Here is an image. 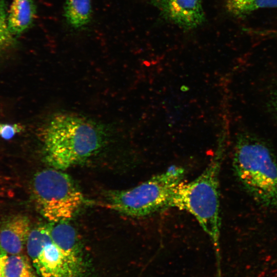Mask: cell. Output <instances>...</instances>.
Instances as JSON below:
<instances>
[{"label": "cell", "mask_w": 277, "mask_h": 277, "mask_svg": "<svg viewBox=\"0 0 277 277\" xmlns=\"http://www.w3.org/2000/svg\"><path fill=\"white\" fill-rule=\"evenodd\" d=\"M227 12L236 18H244L262 8H277V0H227Z\"/></svg>", "instance_id": "13"}, {"label": "cell", "mask_w": 277, "mask_h": 277, "mask_svg": "<svg viewBox=\"0 0 277 277\" xmlns=\"http://www.w3.org/2000/svg\"><path fill=\"white\" fill-rule=\"evenodd\" d=\"M15 44V36L8 27V10L5 0H0V57L10 51Z\"/></svg>", "instance_id": "14"}, {"label": "cell", "mask_w": 277, "mask_h": 277, "mask_svg": "<svg viewBox=\"0 0 277 277\" xmlns=\"http://www.w3.org/2000/svg\"><path fill=\"white\" fill-rule=\"evenodd\" d=\"M35 13L33 0H13L8 10V24L11 33L15 37L27 31L32 25Z\"/></svg>", "instance_id": "9"}, {"label": "cell", "mask_w": 277, "mask_h": 277, "mask_svg": "<svg viewBox=\"0 0 277 277\" xmlns=\"http://www.w3.org/2000/svg\"><path fill=\"white\" fill-rule=\"evenodd\" d=\"M104 131L100 125L80 115H55L43 133L45 160L53 168L62 171L75 165L102 147Z\"/></svg>", "instance_id": "1"}, {"label": "cell", "mask_w": 277, "mask_h": 277, "mask_svg": "<svg viewBox=\"0 0 277 277\" xmlns=\"http://www.w3.org/2000/svg\"><path fill=\"white\" fill-rule=\"evenodd\" d=\"M54 243L64 252L75 260L84 263L74 228L65 222L54 223L48 226Z\"/></svg>", "instance_id": "10"}, {"label": "cell", "mask_w": 277, "mask_h": 277, "mask_svg": "<svg viewBox=\"0 0 277 277\" xmlns=\"http://www.w3.org/2000/svg\"><path fill=\"white\" fill-rule=\"evenodd\" d=\"M183 168L173 166L132 188L106 192L103 205L132 217H144L168 208L176 186L184 177Z\"/></svg>", "instance_id": "4"}, {"label": "cell", "mask_w": 277, "mask_h": 277, "mask_svg": "<svg viewBox=\"0 0 277 277\" xmlns=\"http://www.w3.org/2000/svg\"><path fill=\"white\" fill-rule=\"evenodd\" d=\"M91 0H66L64 16L68 24L76 29L87 25L91 18Z\"/></svg>", "instance_id": "11"}, {"label": "cell", "mask_w": 277, "mask_h": 277, "mask_svg": "<svg viewBox=\"0 0 277 277\" xmlns=\"http://www.w3.org/2000/svg\"><path fill=\"white\" fill-rule=\"evenodd\" d=\"M232 167L241 186L256 202L277 209V162L267 143L251 133H241L235 145Z\"/></svg>", "instance_id": "3"}, {"label": "cell", "mask_w": 277, "mask_h": 277, "mask_svg": "<svg viewBox=\"0 0 277 277\" xmlns=\"http://www.w3.org/2000/svg\"><path fill=\"white\" fill-rule=\"evenodd\" d=\"M26 246L39 277H84L85 264L68 255L54 243L48 226H38L31 230Z\"/></svg>", "instance_id": "6"}, {"label": "cell", "mask_w": 277, "mask_h": 277, "mask_svg": "<svg viewBox=\"0 0 277 277\" xmlns=\"http://www.w3.org/2000/svg\"><path fill=\"white\" fill-rule=\"evenodd\" d=\"M262 35L269 36V37H277V30L273 31H262Z\"/></svg>", "instance_id": "17"}, {"label": "cell", "mask_w": 277, "mask_h": 277, "mask_svg": "<svg viewBox=\"0 0 277 277\" xmlns=\"http://www.w3.org/2000/svg\"><path fill=\"white\" fill-rule=\"evenodd\" d=\"M23 127L19 124L0 123V137L10 140L23 131Z\"/></svg>", "instance_id": "15"}, {"label": "cell", "mask_w": 277, "mask_h": 277, "mask_svg": "<svg viewBox=\"0 0 277 277\" xmlns=\"http://www.w3.org/2000/svg\"><path fill=\"white\" fill-rule=\"evenodd\" d=\"M224 147L220 145L214 156L194 180L181 182L175 188L168 208L173 207L191 214L209 238L219 256L220 252V173Z\"/></svg>", "instance_id": "2"}, {"label": "cell", "mask_w": 277, "mask_h": 277, "mask_svg": "<svg viewBox=\"0 0 277 277\" xmlns=\"http://www.w3.org/2000/svg\"><path fill=\"white\" fill-rule=\"evenodd\" d=\"M30 230L27 216L18 214L8 218L0 228V246L8 254H21Z\"/></svg>", "instance_id": "8"}, {"label": "cell", "mask_w": 277, "mask_h": 277, "mask_svg": "<svg viewBox=\"0 0 277 277\" xmlns=\"http://www.w3.org/2000/svg\"><path fill=\"white\" fill-rule=\"evenodd\" d=\"M8 254L0 246V262Z\"/></svg>", "instance_id": "18"}, {"label": "cell", "mask_w": 277, "mask_h": 277, "mask_svg": "<svg viewBox=\"0 0 277 277\" xmlns=\"http://www.w3.org/2000/svg\"><path fill=\"white\" fill-rule=\"evenodd\" d=\"M32 193L38 212L53 223L71 219L84 202L82 193L70 176L53 168L35 174Z\"/></svg>", "instance_id": "5"}, {"label": "cell", "mask_w": 277, "mask_h": 277, "mask_svg": "<svg viewBox=\"0 0 277 277\" xmlns=\"http://www.w3.org/2000/svg\"><path fill=\"white\" fill-rule=\"evenodd\" d=\"M268 104L272 115L277 120V84L273 87L269 94Z\"/></svg>", "instance_id": "16"}, {"label": "cell", "mask_w": 277, "mask_h": 277, "mask_svg": "<svg viewBox=\"0 0 277 277\" xmlns=\"http://www.w3.org/2000/svg\"><path fill=\"white\" fill-rule=\"evenodd\" d=\"M166 20L185 30L194 29L205 21L202 0H152Z\"/></svg>", "instance_id": "7"}, {"label": "cell", "mask_w": 277, "mask_h": 277, "mask_svg": "<svg viewBox=\"0 0 277 277\" xmlns=\"http://www.w3.org/2000/svg\"><path fill=\"white\" fill-rule=\"evenodd\" d=\"M35 270L25 255L8 254L0 271V277H35Z\"/></svg>", "instance_id": "12"}]
</instances>
